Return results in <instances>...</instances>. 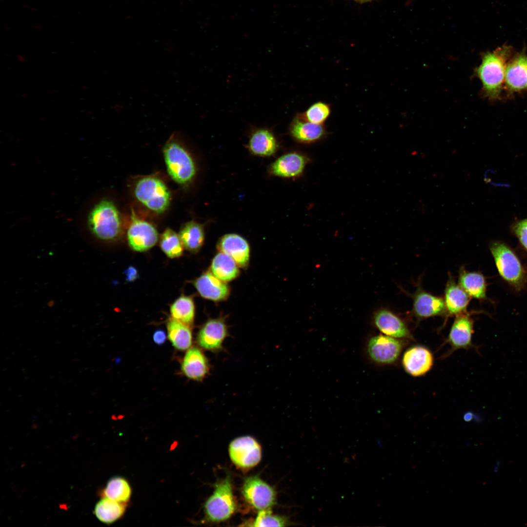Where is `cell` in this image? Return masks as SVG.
<instances>
[{
    "label": "cell",
    "instance_id": "cell-17",
    "mask_svg": "<svg viewBox=\"0 0 527 527\" xmlns=\"http://www.w3.org/2000/svg\"><path fill=\"white\" fill-rule=\"evenodd\" d=\"M473 332V321L468 314L465 313L455 316L446 339L450 346L451 352L472 347Z\"/></svg>",
    "mask_w": 527,
    "mask_h": 527
},
{
    "label": "cell",
    "instance_id": "cell-38",
    "mask_svg": "<svg viewBox=\"0 0 527 527\" xmlns=\"http://www.w3.org/2000/svg\"><path fill=\"white\" fill-rule=\"evenodd\" d=\"M355 0L356 1H358L359 2L363 3V2H368V1H371L372 0Z\"/></svg>",
    "mask_w": 527,
    "mask_h": 527
},
{
    "label": "cell",
    "instance_id": "cell-18",
    "mask_svg": "<svg viewBox=\"0 0 527 527\" xmlns=\"http://www.w3.org/2000/svg\"><path fill=\"white\" fill-rule=\"evenodd\" d=\"M217 248L220 252L231 257L239 267L246 268L249 262L250 246L248 242L235 233L226 234L221 237Z\"/></svg>",
    "mask_w": 527,
    "mask_h": 527
},
{
    "label": "cell",
    "instance_id": "cell-22",
    "mask_svg": "<svg viewBox=\"0 0 527 527\" xmlns=\"http://www.w3.org/2000/svg\"><path fill=\"white\" fill-rule=\"evenodd\" d=\"M181 368L184 375L188 378L199 381L203 380L208 374L210 365L202 350L197 347H192L186 353Z\"/></svg>",
    "mask_w": 527,
    "mask_h": 527
},
{
    "label": "cell",
    "instance_id": "cell-19",
    "mask_svg": "<svg viewBox=\"0 0 527 527\" xmlns=\"http://www.w3.org/2000/svg\"><path fill=\"white\" fill-rule=\"evenodd\" d=\"M376 326L384 334L397 339L411 338L410 332L405 323L391 311L382 309L374 314Z\"/></svg>",
    "mask_w": 527,
    "mask_h": 527
},
{
    "label": "cell",
    "instance_id": "cell-9",
    "mask_svg": "<svg viewBox=\"0 0 527 527\" xmlns=\"http://www.w3.org/2000/svg\"><path fill=\"white\" fill-rule=\"evenodd\" d=\"M229 454L232 462L239 468H250L261 459V447L257 441L249 436L233 440L229 446Z\"/></svg>",
    "mask_w": 527,
    "mask_h": 527
},
{
    "label": "cell",
    "instance_id": "cell-20",
    "mask_svg": "<svg viewBox=\"0 0 527 527\" xmlns=\"http://www.w3.org/2000/svg\"><path fill=\"white\" fill-rule=\"evenodd\" d=\"M194 285L202 297L215 302L226 300L230 294V288L226 282L217 278L211 271L202 274L194 281Z\"/></svg>",
    "mask_w": 527,
    "mask_h": 527
},
{
    "label": "cell",
    "instance_id": "cell-8",
    "mask_svg": "<svg viewBox=\"0 0 527 527\" xmlns=\"http://www.w3.org/2000/svg\"><path fill=\"white\" fill-rule=\"evenodd\" d=\"M242 493L245 501L259 510L270 508L276 503L275 489L258 476L245 479Z\"/></svg>",
    "mask_w": 527,
    "mask_h": 527
},
{
    "label": "cell",
    "instance_id": "cell-11",
    "mask_svg": "<svg viewBox=\"0 0 527 527\" xmlns=\"http://www.w3.org/2000/svg\"><path fill=\"white\" fill-rule=\"evenodd\" d=\"M403 347V344L401 340L380 334L370 339L367 352L374 362L381 364H391L397 360Z\"/></svg>",
    "mask_w": 527,
    "mask_h": 527
},
{
    "label": "cell",
    "instance_id": "cell-5",
    "mask_svg": "<svg viewBox=\"0 0 527 527\" xmlns=\"http://www.w3.org/2000/svg\"><path fill=\"white\" fill-rule=\"evenodd\" d=\"M236 508L231 480L230 475H227L215 484L213 494L204 503V512L209 521L220 522L228 519Z\"/></svg>",
    "mask_w": 527,
    "mask_h": 527
},
{
    "label": "cell",
    "instance_id": "cell-4",
    "mask_svg": "<svg viewBox=\"0 0 527 527\" xmlns=\"http://www.w3.org/2000/svg\"><path fill=\"white\" fill-rule=\"evenodd\" d=\"M489 248L501 277L516 289H522L527 281V273L516 255L501 242H492Z\"/></svg>",
    "mask_w": 527,
    "mask_h": 527
},
{
    "label": "cell",
    "instance_id": "cell-25",
    "mask_svg": "<svg viewBox=\"0 0 527 527\" xmlns=\"http://www.w3.org/2000/svg\"><path fill=\"white\" fill-rule=\"evenodd\" d=\"M239 266L227 254L220 252L212 260L211 272L222 281L227 282L236 279L240 274Z\"/></svg>",
    "mask_w": 527,
    "mask_h": 527
},
{
    "label": "cell",
    "instance_id": "cell-32",
    "mask_svg": "<svg viewBox=\"0 0 527 527\" xmlns=\"http://www.w3.org/2000/svg\"><path fill=\"white\" fill-rule=\"evenodd\" d=\"M330 114V106L321 101L313 103L304 113H301L307 121L318 124H324Z\"/></svg>",
    "mask_w": 527,
    "mask_h": 527
},
{
    "label": "cell",
    "instance_id": "cell-23",
    "mask_svg": "<svg viewBox=\"0 0 527 527\" xmlns=\"http://www.w3.org/2000/svg\"><path fill=\"white\" fill-rule=\"evenodd\" d=\"M279 146L273 132L265 128L258 129L252 132L247 144V148L252 154L261 157L274 155Z\"/></svg>",
    "mask_w": 527,
    "mask_h": 527
},
{
    "label": "cell",
    "instance_id": "cell-6",
    "mask_svg": "<svg viewBox=\"0 0 527 527\" xmlns=\"http://www.w3.org/2000/svg\"><path fill=\"white\" fill-rule=\"evenodd\" d=\"M135 194L141 203L156 213L163 212L170 203L168 189L161 180L154 177H147L139 180Z\"/></svg>",
    "mask_w": 527,
    "mask_h": 527
},
{
    "label": "cell",
    "instance_id": "cell-31",
    "mask_svg": "<svg viewBox=\"0 0 527 527\" xmlns=\"http://www.w3.org/2000/svg\"><path fill=\"white\" fill-rule=\"evenodd\" d=\"M183 246L179 235L170 228L165 230L161 236L160 246L168 257L175 258L182 256Z\"/></svg>",
    "mask_w": 527,
    "mask_h": 527
},
{
    "label": "cell",
    "instance_id": "cell-39",
    "mask_svg": "<svg viewBox=\"0 0 527 527\" xmlns=\"http://www.w3.org/2000/svg\"><path fill=\"white\" fill-rule=\"evenodd\" d=\"M499 462H497V465H496V467H495L494 468V470H495V472H497V469H498V468H499Z\"/></svg>",
    "mask_w": 527,
    "mask_h": 527
},
{
    "label": "cell",
    "instance_id": "cell-3",
    "mask_svg": "<svg viewBox=\"0 0 527 527\" xmlns=\"http://www.w3.org/2000/svg\"><path fill=\"white\" fill-rule=\"evenodd\" d=\"M163 154L167 172L172 179L180 184L191 182L196 173L195 164L176 136H173L165 144Z\"/></svg>",
    "mask_w": 527,
    "mask_h": 527
},
{
    "label": "cell",
    "instance_id": "cell-10",
    "mask_svg": "<svg viewBox=\"0 0 527 527\" xmlns=\"http://www.w3.org/2000/svg\"><path fill=\"white\" fill-rule=\"evenodd\" d=\"M310 159L305 154L292 151L285 153L272 162L268 168L271 176L285 179L300 177L310 162Z\"/></svg>",
    "mask_w": 527,
    "mask_h": 527
},
{
    "label": "cell",
    "instance_id": "cell-37",
    "mask_svg": "<svg viewBox=\"0 0 527 527\" xmlns=\"http://www.w3.org/2000/svg\"><path fill=\"white\" fill-rule=\"evenodd\" d=\"M473 418V414L472 413L470 412H467L466 413L464 416V419L466 422H469L471 421Z\"/></svg>",
    "mask_w": 527,
    "mask_h": 527
},
{
    "label": "cell",
    "instance_id": "cell-35",
    "mask_svg": "<svg viewBox=\"0 0 527 527\" xmlns=\"http://www.w3.org/2000/svg\"><path fill=\"white\" fill-rule=\"evenodd\" d=\"M153 340L157 344L161 345L164 343L166 340V335L164 331L158 330L153 334Z\"/></svg>",
    "mask_w": 527,
    "mask_h": 527
},
{
    "label": "cell",
    "instance_id": "cell-21",
    "mask_svg": "<svg viewBox=\"0 0 527 527\" xmlns=\"http://www.w3.org/2000/svg\"><path fill=\"white\" fill-rule=\"evenodd\" d=\"M470 297L450 275L445 289L446 315L456 316L466 313Z\"/></svg>",
    "mask_w": 527,
    "mask_h": 527
},
{
    "label": "cell",
    "instance_id": "cell-29",
    "mask_svg": "<svg viewBox=\"0 0 527 527\" xmlns=\"http://www.w3.org/2000/svg\"><path fill=\"white\" fill-rule=\"evenodd\" d=\"M195 310V304L192 298L184 295L177 299L170 307L172 318L188 325L193 323Z\"/></svg>",
    "mask_w": 527,
    "mask_h": 527
},
{
    "label": "cell",
    "instance_id": "cell-16",
    "mask_svg": "<svg viewBox=\"0 0 527 527\" xmlns=\"http://www.w3.org/2000/svg\"><path fill=\"white\" fill-rule=\"evenodd\" d=\"M433 364L432 353L423 346H412L403 354V366L407 373L414 377L425 374L430 370Z\"/></svg>",
    "mask_w": 527,
    "mask_h": 527
},
{
    "label": "cell",
    "instance_id": "cell-26",
    "mask_svg": "<svg viewBox=\"0 0 527 527\" xmlns=\"http://www.w3.org/2000/svg\"><path fill=\"white\" fill-rule=\"evenodd\" d=\"M179 236L187 250L196 252L202 247L204 242L203 226L193 221L187 222L181 229Z\"/></svg>",
    "mask_w": 527,
    "mask_h": 527
},
{
    "label": "cell",
    "instance_id": "cell-15",
    "mask_svg": "<svg viewBox=\"0 0 527 527\" xmlns=\"http://www.w3.org/2000/svg\"><path fill=\"white\" fill-rule=\"evenodd\" d=\"M289 133L296 142L304 144L314 143L324 139L328 132L324 124L307 121L298 114L289 126Z\"/></svg>",
    "mask_w": 527,
    "mask_h": 527
},
{
    "label": "cell",
    "instance_id": "cell-13",
    "mask_svg": "<svg viewBox=\"0 0 527 527\" xmlns=\"http://www.w3.org/2000/svg\"><path fill=\"white\" fill-rule=\"evenodd\" d=\"M127 231L129 246L134 250L143 252L152 247L157 243L158 234L151 223L133 216Z\"/></svg>",
    "mask_w": 527,
    "mask_h": 527
},
{
    "label": "cell",
    "instance_id": "cell-12",
    "mask_svg": "<svg viewBox=\"0 0 527 527\" xmlns=\"http://www.w3.org/2000/svg\"><path fill=\"white\" fill-rule=\"evenodd\" d=\"M228 333L227 325L223 318L210 319L200 329L197 341L199 345L205 350L219 352L223 349Z\"/></svg>",
    "mask_w": 527,
    "mask_h": 527
},
{
    "label": "cell",
    "instance_id": "cell-14",
    "mask_svg": "<svg viewBox=\"0 0 527 527\" xmlns=\"http://www.w3.org/2000/svg\"><path fill=\"white\" fill-rule=\"evenodd\" d=\"M412 313L419 320L446 315L444 299L419 286L413 296Z\"/></svg>",
    "mask_w": 527,
    "mask_h": 527
},
{
    "label": "cell",
    "instance_id": "cell-24",
    "mask_svg": "<svg viewBox=\"0 0 527 527\" xmlns=\"http://www.w3.org/2000/svg\"><path fill=\"white\" fill-rule=\"evenodd\" d=\"M458 284L470 297L479 300L486 298V284L481 273L467 271L461 268L459 271Z\"/></svg>",
    "mask_w": 527,
    "mask_h": 527
},
{
    "label": "cell",
    "instance_id": "cell-7",
    "mask_svg": "<svg viewBox=\"0 0 527 527\" xmlns=\"http://www.w3.org/2000/svg\"><path fill=\"white\" fill-rule=\"evenodd\" d=\"M504 89L509 97L527 91V54L526 47L513 55L507 62Z\"/></svg>",
    "mask_w": 527,
    "mask_h": 527
},
{
    "label": "cell",
    "instance_id": "cell-2",
    "mask_svg": "<svg viewBox=\"0 0 527 527\" xmlns=\"http://www.w3.org/2000/svg\"><path fill=\"white\" fill-rule=\"evenodd\" d=\"M86 225L89 232L103 241H112L121 233V218L111 201L103 199L95 203L87 212Z\"/></svg>",
    "mask_w": 527,
    "mask_h": 527
},
{
    "label": "cell",
    "instance_id": "cell-1",
    "mask_svg": "<svg viewBox=\"0 0 527 527\" xmlns=\"http://www.w3.org/2000/svg\"><path fill=\"white\" fill-rule=\"evenodd\" d=\"M513 53V47L505 44L482 55L481 63L474 69V74L482 83L484 98L492 101L501 99L507 65Z\"/></svg>",
    "mask_w": 527,
    "mask_h": 527
},
{
    "label": "cell",
    "instance_id": "cell-36",
    "mask_svg": "<svg viewBox=\"0 0 527 527\" xmlns=\"http://www.w3.org/2000/svg\"><path fill=\"white\" fill-rule=\"evenodd\" d=\"M126 280L128 282L133 281L138 277L137 269L133 266H129L125 271Z\"/></svg>",
    "mask_w": 527,
    "mask_h": 527
},
{
    "label": "cell",
    "instance_id": "cell-28",
    "mask_svg": "<svg viewBox=\"0 0 527 527\" xmlns=\"http://www.w3.org/2000/svg\"><path fill=\"white\" fill-rule=\"evenodd\" d=\"M167 328L168 339L176 348L184 350L190 346L192 335L188 325L172 318L168 322Z\"/></svg>",
    "mask_w": 527,
    "mask_h": 527
},
{
    "label": "cell",
    "instance_id": "cell-33",
    "mask_svg": "<svg viewBox=\"0 0 527 527\" xmlns=\"http://www.w3.org/2000/svg\"><path fill=\"white\" fill-rule=\"evenodd\" d=\"M254 527H284L288 524L287 519L272 514L270 508L261 510L252 523Z\"/></svg>",
    "mask_w": 527,
    "mask_h": 527
},
{
    "label": "cell",
    "instance_id": "cell-27",
    "mask_svg": "<svg viewBox=\"0 0 527 527\" xmlns=\"http://www.w3.org/2000/svg\"><path fill=\"white\" fill-rule=\"evenodd\" d=\"M124 504L104 497L96 505L94 514L103 523H112L123 515L126 507Z\"/></svg>",
    "mask_w": 527,
    "mask_h": 527
},
{
    "label": "cell",
    "instance_id": "cell-30",
    "mask_svg": "<svg viewBox=\"0 0 527 527\" xmlns=\"http://www.w3.org/2000/svg\"><path fill=\"white\" fill-rule=\"evenodd\" d=\"M104 497L121 503H125L129 499L131 489L128 482L120 477L110 479L103 491Z\"/></svg>",
    "mask_w": 527,
    "mask_h": 527
},
{
    "label": "cell",
    "instance_id": "cell-34",
    "mask_svg": "<svg viewBox=\"0 0 527 527\" xmlns=\"http://www.w3.org/2000/svg\"><path fill=\"white\" fill-rule=\"evenodd\" d=\"M512 230L527 251V218L516 222L512 226Z\"/></svg>",
    "mask_w": 527,
    "mask_h": 527
}]
</instances>
